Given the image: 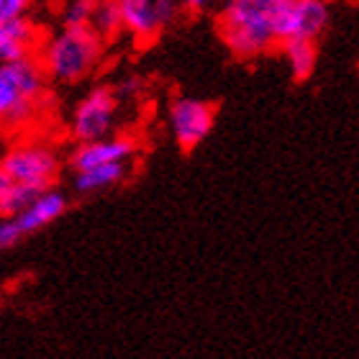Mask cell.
Wrapping results in <instances>:
<instances>
[{
	"label": "cell",
	"instance_id": "obj_3",
	"mask_svg": "<svg viewBox=\"0 0 359 359\" xmlns=\"http://www.w3.org/2000/svg\"><path fill=\"white\" fill-rule=\"evenodd\" d=\"M105 41L93 26H62L46 39L39 60L54 83H80L97 67Z\"/></svg>",
	"mask_w": 359,
	"mask_h": 359
},
{
	"label": "cell",
	"instance_id": "obj_17",
	"mask_svg": "<svg viewBox=\"0 0 359 359\" xmlns=\"http://www.w3.org/2000/svg\"><path fill=\"white\" fill-rule=\"evenodd\" d=\"M26 236V231L21 229L18 224V218L15 216H3V224H0V249L8 252V249H13L18 241Z\"/></svg>",
	"mask_w": 359,
	"mask_h": 359
},
{
	"label": "cell",
	"instance_id": "obj_18",
	"mask_svg": "<svg viewBox=\"0 0 359 359\" xmlns=\"http://www.w3.org/2000/svg\"><path fill=\"white\" fill-rule=\"evenodd\" d=\"M144 90V80L139 75H128L123 77L118 85H116V93H118L121 100H128V97H136Z\"/></svg>",
	"mask_w": 359,
	"mask_h": 359
},
{
	"label": "cell",
	"instance_id": "obj_19",
	"mask_svg": "<svg viewBox=\"0 0 359 359\" xmlns=\"http://www.w3.org/2000/svg\"><path fill=\"white\" fill-rule=\"evenodd\" d=\"M29 6H31V0H0V21L23 15L29 11Z\"/></svg>",
	"mask_w": 359,
	"mask_h": 359
},
{
	"label": "cell",
	"instance_id": "obj_10",
	"mask_svg": "<svg viewBox=\"0 0 359 359\" xmlns=\"http://www.w3.org/2000/svg\"><path fill=\"white\" fill-rule=\"evenodd\" d=\"M65 210H67V195L49 187V190H44L41 195H36L15 218H18L21 229L26 231V236H29V233L54 224L57 218L65 216Z\"/></svg>",
	"mask_w": 359,
	"mask_h": 359
},
{
	"label": "cell",
	"instance_id": "obj_7",
	"mask_svg": "<svg viewBox=\"0 0 359 359\" xmlns=\"http://www.w3.org/2000/svg\"><path fill=\"white\" fill-rule=\"evenodd\" d=\"M167 121L180 149L193 151L208 139L210 128L216 123V105L201 97L177 95L167 108Z\"/></svg>",
	"mask_w": 359,
	"mask_h": 359
},
{
	"label": "cell",
	"instance_id": "obj_23",
	"mask_svg": "<svg viewBox=\"0 0 359 359\" xmlns=\"http://www.w3.org/2000/svg\"><path fill=\"white\" fill-rule=\"evenodd\" d=\"M95 3H97V0H95Z\"/></svg>",
	"mask_w": 359,
	"mask_h": 359
},
{
	"label": "cell",
	"instance_id": "obj_6",
	"mask_svg": "<svg viewBox=\"0 0 359 359\" xmlns=\"http://www.w3.org/2000/svg\"><path fill=\"white\" fill-rule=\"evenodd\" d=\"M277 44L290 39H318L329 26L326 0H277L272 11Z\"/></svg>",
	"mask_w": 359,
	"mask_h": 359
},
{
	"label": "cell",
	"instance_id": "obj_22",
	"mask_svg": "<svg viewBox=\"0 0 359 359\" xmlns=\"http://www.w3.org/2000/svg\"><path fill=\"white\" fill-rule=\"evenodd\" d=\"M275 3H277V0H275Z\"/></svg>",
	"mask_w": 359,
	"mask_h": 359
},
{
	"label": "cell",
	"instance_id": "obj_15",
	"mask_svg": "<svg viewBox=\"0 0 359 359\" xmlns=\"http://www.w3.org/2000/svg\"><path fill=\"white\" fill-rule=\"evenodd\" d=\"M90 26L97 31V36L103 39V41H113L121 31H126L118 0H97L95 13H93V21H90Z\"/></svg>",
	"mask_w": 359,
	"mask_h": 359
},
{
	"label": "cell",
	"instance_id": "obj_20",
	"mask_svg": "<svg viewBox=\"0 0 359 359\" xmlns=\"http://www.w3.org/2000/svg\"><path fill=\"white\" fill-rule=\"evenodd\" d=\"M157 13L162 26H170L180 13V3L177 0H157Z\"/></svg>",
	"mask_w": 359,
	"mask_h": 359
},
{
	"label": "cell",
	"instance_id": "obj_2",
	"mask_svg": "<svg viewBox=\"0 0 359 359\" xmlns=\"http://www.w3.org/2000/svg\"><path fill=\"white\" fill-rule=\"evenodd\" d=\"M46 69L36 57L3 62L0 67V121L6 131H21L36 118L46 100Z\"/></svg>",
	"mask_w": 359,
	"mask_h": 359
},
{
	"label": "cell",
	"instance_id": "obj_16",
	"mask_svg": "<svg viewBox=\"0 0 359 359\" xmlns=\"http://www.w3.org/2000/svg\"><path fill=\"white\" fill-rule=\"evenodd\" d=\"M95 13V0H67L60 11V26L75 29V26H90Z\"/></svg>",
	"mask_w": 359,
	"mask_h": 359
},
{
	"label": "cell",
	"instance_id": "obj_8",
	"mask_svg": "<svg viewBox=\"0 0 359 359\" xmlns=\"http://www.w3.org/2000/svg\"><path fill=\"white\" fill-rule=\"evenodd\" d=\"M136 154V142L131 136H103L95 142H77L75 151L69 154L72 170H88L97 165H111V162H128Z\"/></svg>",
	"mask_w": 359,
	"mask_h": 359
},
{
	"label": "cell",
	"instance_id": "obj_13",
	"mask_svg": "<svg viewBox=\"0 0 359 359\" xmlns=\"http://www.w3.org/2000/svg\"><path fill=\"white\" fill-rule=\"evenodd\" d=\"M283 54L287 60L290 75L295 83H306L308 77L316 72V62H318V49H316V39H290L285 41Z\"/></svg>",
	"mask_w": 359,
	"mask_h": 359
},
{
	"label": "cell",
	"instance_id": "obj_12",
	"mask_svg": "<svg viewBox=\"0 0 359 359\" xmlns=\"http://www.w3.org/2000/svg\"><path fill=\"white\" fill-rule=\"evenodd\" d=\"M126 175H128L126 162H111V165L88 167V170H77L75 177H72V187H75L80 195L100 193V190L121 185V182L126 180Z\"/></svg>",
	"mask_w": 359,
	"mask_h": 359
},
{
	"label": "cell",
	"instance_id": "obj_11",
	"mask_svg": "<svg viewBox=\"0 0 359 359\" xmlns=\"http://www.w3.org/2000/svg\"><path fill=\"white\" fill-rule=\"evenodd\" d=\"M118 6L123 13V26L139 41H151L165 29L157 13V0H118Z\"/></svg>",
	"mask_w": 359,
	"mask_h": 359
},
{
	"label": "cell",
	"instance_id": "obj_9",
	"mask_svg": "<svg viewBox=\"0 0 359 359\" xmlns=\"http://www.w3.org/2000/svg\"><path fill=\"white\" fill-rule=\"evenodd\" d=\"M39 46V31L29 21V15H15L0 21V62H13L34 57Z\"/></svg>",
	"mask_w": 359,
	"mask_h": 359
},
{
	"label": "cell",
	"instance_id": "obj_21",
	"mask_svg": "<svg viewBox=\"0 0 359 359\" xmlns=\"http://www.w3.org/2000/svg\"><path fill=\"white\" fill-rule=\"evenodd\" d=\"M210 3H216V0H185V8L187 11H205Z\"/></svg>",
	"mask_w": 359,
	"mask_h": 359
},
{
	"label": "cell",
	"instance_id": "obj_5",
	"mask_svg": "<svg viewBox=\"0 0 359 359\" xmlns=\"http://www.w3.org/2000/svg\"><path fill=\"white\" fill-rule=\"evenodd\" d=\"M118 93L116 88L97 85L75 105L72 121H69V134L75 142H95L103 136H111L118 111Z\"/></svg>",
	"mask_w": 359,
	"mask_h": 359
},
{
	"label": "cell",
	"instance_id": "obj_1",
	"mask_svg": "<svg viewBox=\"0 0 359 359\" xmlns=\"http://www.w3.org/2000/svg\"><path fill=\"white\" fill-rule=\"evenodd\" d=\"M272 11L275 0H224L218 36L236 60H255L277 44Z\"/></svg>",
	"mask_w": 359,
	"mask_h": 359
},
{
	"label": "cell",
	"instance_id": "obj_14",
	"mask_svg": "<svg viewBox=\"0 0 359 359\" xmlns=\"http://www.w3.org/2000/svg\"><path fill=\"white\" fill-rule=\"evenodd\" d=\"M41 193H44V190H39V187L0 177V213H3V216H18V213Z\"/></svg>",
	"mask_w": 359,
	"mask_h": 359
},
{
	"label": "cell",
	"instance_id": "obj_4",
	"mask_svg": "<svg viewBox=\"0 0 359 359\" xmlns=\"http://www.w3.org/2000/svg\"><path fill=\"white\" fill-rule=\"evenodd\" d=\"M60 157L44 144H15L0 159V177L49 190L60 175Z\"/></svg>",
	"mask_w": 359,
	"mask_h": 359
}]
</instances>
